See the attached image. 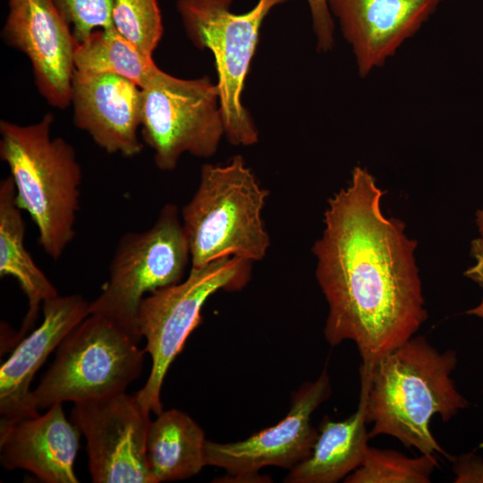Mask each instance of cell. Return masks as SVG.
<instances>
[{
  "instance_id": "cb8c5ba5",
  "label": "cell",
  "mask_w": 483,
  "mask_h": 483,
  "mask_svg": "<svg viewBox=\"0 0 483 483\" xmlns=\"http://www.w3.org/2000/svg\"><path fill=\"white\" fill-rule=\"evenodd\" d=\"M319 52L329 51L335 42V25L326 0H307Z\"/></svg>"
},
{
  "instance_id": "83f0119b",
  "label": "cell",
  "mask_w": 483,
  "mask_h": 483,
  "mask_svg": "<svg viewBox=\"0 0 483 483\" xmlns=\"http://www.w3.org/2000/svg\"><path fill=\"white\" fill-rule=\"evenodd\" d=\"M482 446H483V445H482Z\"/></svg>"
},
{
  "instance_id": "d4e9b609",
  "label": "cell",
  "mask_w": 483,
  "mask_h": 483,
  "mask_svg": "<svg viewBox=\"0 0 483 483\" xmlns=\"http://www.w3.org/2000/svg\"><path fill=\"white\" fill-rule=\"evenodd\" d=\"M455 483H483V460L472 453L453 459Z\"/></svg>"
},
{
  "instance_id": "7a4b0ae2",
  "label": "cell",
  "mask_w": 483,
  "mask_h": 483,
  "mask_svg": "<svg viewBox=\"0 0 483 483\" xmlns=\"http://www.w3.org/2000/svg\"><path fill=\"white\" fill-rule=\"evenodd\" d=\"M453 350L439 352L424 336H412L369 369L360 368L369 438L387 435L421 453L453 460L436 440L431 419L447 422L468 407L451 374L457 365Z\"/></svg>"
},
{
  "instance_id": "603a6c76",
  "label": "cell",
  "mask_w": 483,
  "mask_h": 483,
  "mask_svg": "<svg viewBox=\"0 0 483 483\" xmlns=\"http://www.w3.org/2000/svg\"><path fill=\"white\" fill-rule=\"evenodd\" d=\"M71 26L77 43L86 40L93 32L113 27L112 10L114 0H54Z\"/></svg>"
},
{
  "instance_id": "8992f818",
  "label": "cell",
  "mask_w": 483,
  "mask_h": 483,
  "mask_svg": "<svg viewBox=\"0 0 483 483\" xmlns=\"http://www.w3.org/2000/svg\"><path fill=\"white\" fill-rule=\"evenodd\" d=\"M251 264L228 257L191 267L183 281L142 299L136 325L146 338L144 349L152 363L149 376L136 396L150 412L158 414L163 411L161 389L165 377L189 335L201 323V309L207 300L220 290L232 292L244 287L250 278Z\"/></svg>"
},
{
  "instance_id": "ffe728a7",
  "label": "cell",
  "mask_w": 483,
  "mask_h": 483,
  "mask_svg": "<svg viewBox=\"0 0 483 483\" xmlns=\"http://www.w3.org/2000/svg\"><path fill=\"white\" fill-rule=\"evenodd\" d=\"M75 71L89 73H112L146 87L159 68L152 56L146 55L124 39L114 27L98 30L86 40L77 43Z\"/></svg>"
},
{
  "instance_id": "9c48e42d",
  "label": "cell",
  "mask_w": 483,
  "mask_h": 483,
  "mask_svg": "<svg viewBox=\"0 0 483 483\" xmlns=\"http://www.w3.org/2000/svg\"><path fill=\"white\" fill-rule=\"evenodd\" d=\"M189 264L190 246L181 212L176 205L166 204L148 229L126 233L120 238L107 281L101 293L89 302V314L102 313L137 327L142 299L180 283Z\"/></svg>"
},
{
  "instance_id": "52a82bcc",
  "label": "cell",
  "mask_w": 483,
  "mask_h": 483,
  "mask_svg": "<svg viewBox=\"0 0 483 483\" xmlns=\"http://www.w3.org/2000/svg\"><path fill=\"white\" fill-rule=\"evenodd\" d=\"M287 1L258 0L251 10L237 14L231 11L233 0H177L188 38L214 55L225 136L233 145L250 146L258 140V131L242 101L243 86L265 17Z\"/></svg>"
},
{
  "instance_id": "6da1fadb",
  "label": "cell",
  "mask_w": 483,
  "mask_h": 483,
  "mask_svg": "<svg viewBox=\"0 0 483 483\" xmlns=\"http://www.w3.org/2000/svg\"><path fill=\"white\" fill-rule=\"evenodd\" d=\"M385 194L364 167L335 193L314 243L316 277L328 303L324 335L353 342L369 369L411 339L428 318L415 259L417 242L381 209Z\"/></svg>"
},
{
  "instance_id": "5bb4252c",
  "label": "cell",
  "mask_w": 483,
  "mask_h": 483,
  "mask_svg": "<svg viewBox=\"0 0 483 483\" xmlns=\"http://www.w3.org/2000/svg\"><path fill=\"white\" fill-rule=\"evenodd\" d=\"M71 104L75 125L110 154L140 155L141 89L118 75L75 71Z\"/></svg>"
},
{
  "instance_id": "4fadbf2b",
  "label": "cell",
  "mask_w": 483,
  "mask_h": 483,
  "mask_svg": "<svg viewBox=\"0 0 483 483\" xmlns=\"http://www.w3.org/2000/svg\"><path fill=\"white\" fill-rule=\"evenodd\" d=\"M352 47L359 75L383 66L436 12L442 0H326Z\"/></svg>"
},
{
  "instance_id": "9a60e30c",
  "label": "cell",
  "mask_w": 483,
  "mask_h": 483,
  "mask_svg": "<svg viewBox=\"0 0 483 483\" xmlns=\"http://www.w3.org/2000/svg\"><path fill=\"white\" fill-rule=\"evenodd\" d=\"M80 294L57 295L42 305L43 320L21 338L0 369V428L38 414L30 401V386L38 369L66 335L89 316Z\"/></svg>"
},
{
  "instance_id": "ac0fdd59",
  "label": "cell",
  "mask_w": 483,
  "mask_h": 483,
  "mask_svg": "<svg viewBox=\"0 0 483 483\" xmlns=\"http://www.w3.org/2000/svg\"><path fill=\"white\" fill-rule=\"evenodd\" d=\"M25 230L14 183L9 175L0 182V276L16 279L28 299V311L15 336L18 342L34 326L40 306L59 295L27 250Z\"/></svg>"
},
{
  "instance_id": "30bf717a",
  "label": "cell",
  "mask_w": 483,
  "mask_h": 483,
  "mask_svg": "<svg viewBox=\"0 0 483 483\" xmlns=\"http://www.w3.org/2000/svg\"><path fill=\"white\" fill-rule=\"evenodd\" d=\"M150 411L126 392L75 402L72 423L87 441L95 483H155L146 445Z\"/></svg>"
},
{
  "instance_id": "8fae6325",
  "label": "cell",
  "mask_w": 483,
  "mask_h": 483,
  "mask_svg": "<svg viewBox=\"0 0 483 483\" xmlns=\"http://www.w3.org/2000/svg\"><path fill=\"white\" fill-rule=\"evenodd\" d=\"M330 394L325 368L314 382H305L292 394L290 410L277 424L239 442L207 441L206 464L225 470V479L246 482L264 481L258 471L266 466L292 468L311 454L318 435L311 415Z\"/></svg>"
},
{
  "instance_id": "484cf974",
  "label": "cell",
  "mask_w": 483,
  "mask_h": 483,
  "mask_svg": "<svg viewBox=\"0 0 483 483\" xmlns=\"http://www.w3.org/2000/svg\"><path fill=\"white\" fill-rule=\"evenodd\" d=\"M470 255L474 259V263L465 270L464 275L475 282L483 290V245L478 238L474 239L470 243ZM466 314L483 319V296L480 303L466 311Z\"/></svg>"
},
{
  "instance_id": "7402d4cb",
  "label": "cell",
  "mask_w": 483,
  "mask_h": 483,
  "mask_svg": "<svg viewBox=\"0 0 483 483\" xmlns=\"http://www.w3.org/2000/svg\"><path fill=\"white\" fill-rule=\"evenodd\" d=\"M112 23L124 39L148 56H152L163 35L157 0H114Z\"/></svg>"
},
{
  "instance_id": "ba28073f",
  "label": "cell",
  "mask_w": 483,
  "mask_h": 483,
  "mask_svg": "<svg viewBox=\"0 0 483 483\" xmlns=\"http://www.w3.org/2000/svg\"><path fill=\"white\" fill-rule=\"evenodd\" d=\"M140 128L161 171H173L181 156H213L225 135L216 84L208 76L185 80L158 70L141 89Z\"/></svg>"
},
{
  "instance_id": "2e32d148",
  "label": "cell",
  "mask_w": 483,
  "mask_h": 483,
  "mask_svg": "<svg viewBox=\"0 0 483 483\" xmlns=\"http://www.w3.org/2000/svg\"><path fill=\"white\" fill-rule=\"evenodd\" d=\"M63 403L0 428V461L7 470L23 469L45 483H77L74 461L80 430L69 422Z\"/></svg>"
},
{
  "instance_id": "5b68a950",
  "label": "cell",
  "mask_w": 483,
  "mask_h": 483,
  "mask_svg": "<svg viewBox=\"0 0 483 483\" xmlns=\"http://www.w3.org/2000/svg\"><path fill=\"white\" fill-rule=\"evenodd\" d=\"M141 339L136 326L89 314L57 347L55 360L31 391L32 406L45 409L125 392L141 373Z\"/></svg>"
},
{
  "instance_id": "44dd1931",
  "label": "cell",
  "mask_w": 483,
  "mask_h": 483,
  "mask_svg": "<svg viewBox=\"0 0 483 483\" xmlns=\"http://www.w3.org/2000/svg\"><path fill=\"white\" fill-rule=\"evenodd\" d=\"M438 466L436 454L410 458L394 450L368 447L362 463L346 483H429Z\"/></svg>"
},
{
  "instance_id": "277c9868",
  "label": "cell",
  "mask_w": 483,
  "mask_h": 483,
  "mask_svg": "<svg viewBox=\"0 0 483 483\" xmlns=\"http://www.w3.org/2000/svg\"><path fill=\"white\" fill-rule=\"evenodd\" d=\"M268 195L242 156L202 165L198 188L181 211L191 267L228 257L264 258L270 246L262 218Z\"/></svg>"
},
{
  "instance_id": "4316f807",
  "label": "cell",
  "mask_w": 483,
  "mask_h": 483,
  "mask_svg": "<svg viewBox=\"0 0 483 483\" xmlns=\"http://www.w3.org/2000/svg\"><path fill=\"white\" fill-rule=\"evenodd\" d=\"M476 224L479 233L478 239L483 245V208L478 209L476 212Z\"/></svg>"
},
{
  "instance_id": "7c38bea8",
  "label": "cell",
  "mask_w": 483,
  "mask_h": 483,
  "mask_svg": "<svg viewBox=\"0 0 483 483\" xmlns=\"http://www.w3.org/2000/svg\"><path fill=\"white\" fill-rule=\"evenodd\" d=\"M3 38L29 58L47 103L61 109L69 106L77 41L54 0H8Z\"/></svg>"
},
{
  "instance_id": "3957f363",
  "label": "cell",
  "mask_w": 483,
  "mask_h": 483,
  "mask_svg": "<svg viewBox=\"0 0 483 483\" xmlns=\"http://www.w3.org/2000/svg\"><path fill=\"white\" fill-rule=\"evenodd\" d=\"M52 114L35 123L0 122V157L10 170L16 202L38 229V242L53 259L75 236L82 172L74 148L52 138Z\"/></svg>"
},
{
  "instance_id": "e0dca14e",
  "label": "cell",
  "mask_w": 483,
  "mask_h": 483,
  "mask_svg": "<svg viewBox=\"0 0 483 483\" xmlns=\"http://www.w3.org/2000/svg\"><path fill=\"white\" fill-rule=\"evenodd\" d=\"M365 394H360L357 411L341 421L325 416L311 454L290 469L284 482L335 483L363 462L369 439Z\"/></svg>"
},
{
  "instance_id": "d6986e66",
  "label": "cell",
  "mask_w": 483,
  "mask_h": 483,
  "mask_svg": "<svg viewBox=\"0 0 483 483\" xmlns=\"http://www.w3.org/2000/svg\"><path fill=\"white\" fill-rule=\"evenodd\" d=\"M203 429L185 412L171 409L157 414L148 428L146 457L155 483L198 474L206 464Z\"/></svg>"
}]
</instances>
